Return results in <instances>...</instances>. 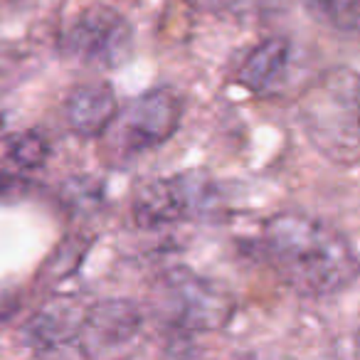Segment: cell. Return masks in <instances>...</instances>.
<instances>
[{"label":"cell","mask_w":360,"mask_h":360,"mask_svg":"<svg viewBox=\"0 0 360 360\" xmlns=\"http://www.w3.org/2000/svg\"><path fill=\"white\" fill-rule=\"evenodd\" d=\"M262 255L281 281L301 296H333L358 276L350 240L321 217L281 212L264 225Z\"/></svg>","instance_id":"1"},{"label":"cell","mask_w":360,"mask_h":360,"mask_svg":"<svg viewBox=\"0 0 360 360\" xmlns=\"http://www.w3.org/2000/svg\"><path fill=\"white\" fill-rule=\"evenodd\" d=\"M301 124L316 148L330 160L358 158V77L340 67L319 79L301 99Z\"/></svg>","instance_id":"2"},{"label":"cell","mask_w":360,"mask_h":360,"mask_svg":"<svg viewBox=\"0 0 360 360\" xmlns=\"http://www.w3.org/2000/svg\"><path fill=\"white\" fill-rule=\"evenodd\" d=\"M150 311L175 335L220 330L235 314V299L217 281L188 269H170L150 291Z\"/></svg>","instance_id":"3"},{"label":"cell","mask_w":360,"mask_h":360,"mask_svg":"<svg viewBox=\"0 0 360 360\" xmlns=\"http://www.w3.org/2000/svg\"><path fill=\"white\" fill-rule=\"evenodd\" d=\"M225 205V191L215 178L202 170H188L146 186L134 200V217L143 230H160L220 217Z\"/></svg>","instance_id":"4"},{"label":"cell","mask_w":360,"mask_h":360,"mask_svg":"<svg viewBox=\"0 0 360 360\" xmlns=\"http://www.w3.org/2000/svg\"><path fill=\"white\" fill-rule=\"evenodd\" d=\"M183 99L168 86H155L116 111L106 126V158L114 165L129 163L136 155L163 146L178 131Z\"/></svg>","instance_id":"5"},{"label":"cell","mask_w":360,"mask_h":360,"mask_svg":"<svg viewBox=\"0 0 360 360\" xmlns=\"http://www.w3.org/2000/svg\"><path fill=\"white\" fill-rule=\"evenodd\" d=\"M62 55L91 70H119L134 52V27L114 8L82 11L60 37Z\"/></svg>","instance_id":"6"},{"label":"cell","mask_w":360,"mask_h":360,"mask_svg":"<svg viewBox=\"0 0 360 360\" xmlns=\"http://www.w3.org/2000/svg\"><path fill=\"white\" fill-rule=\"evenodd\" d=\"M143 328V311L126 299H109L91 306L79 330V353L86 358H101L124 350L139 338Z\"/></svg>","instance_id":"7"},{"label":"cell","mask_w":360,"mask_h":360,"mask_svg":"<svg viewBox=\"0 0 360 360\" xmlns=\"http://www.w3.org/2000/svg\"><path fill=\"white\" fill-rule=\"evenodd\" d=\"M86 309L75 299H57L40 306L22 326V345L35 353H60L77 343Z\"/></svg>","instance_id":"8"},{"label":"cell","mask_w":360,"mask_h":360,"mask_svg":"<svg viewBox=\"0 0 360 360\" xmlns=\"http://www.w3.org/2000/svg\"><path fill=\"white\" fill-rule=\"evenodd\" d=\"M116 111H119L116 94L104 82L75 86L65 99L67 126L82 139H96L104 134Z\"/></svg>","instance_id":"9"},{"label":"cell","mask_w":360,"mask_h":360,"mask_svg":"<svg viewBox=\"0 0 360 360\" xmlns=\"http://www.w3.org/2000/svg\"><path fill=\"white\" fill-rule=\"evenodd\" d=\"M291 70V42L286 37L262 40L240 67V84L252 94L271 96L284 86Z\"/></svg>","instance_id":"10"},{"label":"cell","mask_w":360,"mask_h":360,"mask_svg":"<svg viewBox=\"0 0 360 360\" xmlns=\"http://www.w3.org/2000/svg\"><path fill=\"white\" fill-rule=\"evenodd\" d=\"M316 22L340 35H353L360 25V0H304Z\"/></svg>","instance_id":"11"},{"label":"cell","mask_w":360,"mask_h":360,"mask_svg":"<svg viewBox=\"0 0 360 360\" xmlns=\"http://www.w3.org/2000/svg\"><path fill=\"white\" fill-rule=\"evenodd\" d=\"M8 158L18 168H25V170L42 168L47 163V158H50V139L37 129L20 131V134L8 139Z\"/></svg>","instance_id":"12"},{"label":"cell","mask_w":360,"mask_h":360,"mask_svg":"<svg viewBox=\"0 0 360 360\" xmlns=\"http://www.w3.org/2000/svg\"><path fill=\"white\" fill-rule=\"evenodd\" d=\"M101 202H104V191H101V183L94 178H70L62 186V207L72 215H91L94 210H99Z\"/></svg>","instance_id":"13"},{"label":"cell","mask_w":360,"mask_h":360,"mask_svg":"<svg viewBox=\"0 0 360 360\" xmlns=\"http://www.w3.org/2000/svg\"><path fill=\"white\" fill-rule=\"evenodd\" d=\"M86 245L89 242L84 237H67V240H62V245L57 247L52 259L47 262V274L55 276V279H62V276L77 271L86 255Z\"/></svg>","instance_id":"14"},{"label":"cell","mask_w":360,"mask_h":360,"mask_svg":"<svg viewBox=\"0 0 360 360\" xmlns=\"http://www.w3.org/2000/svg\"><path fill=\"white\" fill-rule=\"evenodd\" d=\"M32 188V180L22 178V175L0 170V198H18Z\"/></svg>","instance_id":"15"},{"label":"cell","mask_w":360,"mask_h":360,"mask_svg":"<svg viewBox=\"0 0 360 360\" xmlns=\"http://www.w3.org/2000/svg\"><path fill=\"white\" fill-rule=\"evenodd\" d=\"M18 311V296L15 294H0V321L8 319Z\"/></svg>","instance_id":"16"},{"label":"cell","mask_w":360,"mask_h":360,"mask_svg":"<svg viewBox=\"0 0 360 360\" xmlns=\"http://www.w3.org/2000/svg\"><path fill=\"white\" fill-rule=\"evenodd\" d=\"M0 129H3V116H0Z\"/></svg>","instance_id":"17"}]
</instances>
